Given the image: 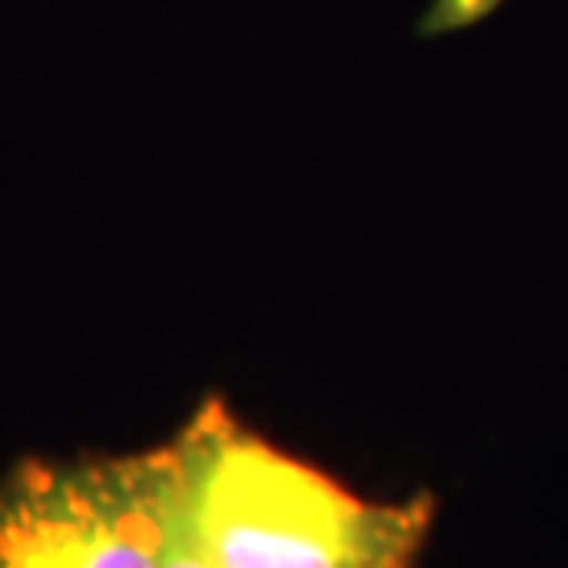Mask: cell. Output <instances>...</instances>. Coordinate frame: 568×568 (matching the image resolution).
Returning <instances> with one entry per match:
<instances>
[{"label": "cell", "instance_id": "cell-1", "mask_svg": "<svg viewBox=\"0 0 568 568\" xmlns=\"http://www.w3.org/2000/svg\"><path fill=\"white\" fill-rule=\"evenodd\" d=\"M178 517L211 568H417L428 498H366L244 425L219 395L174 436Z\"/></svg>", "mask_w": 568, "mask_h": 568}, {"label": "cell", "instance_id": "cell-2", "mask_svg": "<svg viewBox=\"0 0 568 568\" xmlns=\"http://www.w3.org/2000/svg\"><path fill=\"white\" fill-rule=\"evenodd\" d=\"M178 498L174 436L130 454H27L0 476V568H166Z\"/></svg>", "mask_w": 568, "mask_h": 568}, {"label": "cell", "instance_id": "cell-3", "mask_svg": "<svg viewBox=\"0 0 568 568\" xmlns=\"http://www.w3.org/2000/svg\"><path fill=\"white\" fill-rule=\"evenodd\" d=\"M166 568H211V561L203 558L196 542L189 539V531L181 528V517H178V525H174V539H170Z\"/></svg>", "mask_w": 568, "mask_h": 568}]
</instances>
